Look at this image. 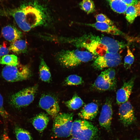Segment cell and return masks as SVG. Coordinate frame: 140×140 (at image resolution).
I'll return each mask as SVG.
<instances>
[{"label":"cell","mask_w":140,"mask_h":140,"mask_svg":"<svg viewBox=\"0 0 140 140\" xmlns=\"http://www.w3.org/2000/svg\"><path fill=\"white\" fill-rule=\"evenodd\" d=\"M127 5L134 4H136L138 2V0H121Z\"/></svg>","instance_id":"1f68e13d"},{"label":"cell","mask_w":140,"mask_h":140,"mask_svg":"<svg viewBox=\"0 0 140 140\" xmlns=\"http://www.w3.org/2000/svg\"><path fill=\"white\" fill-rule=\"evenodd\" d=\"M134 140H140V138L135 139Z\"/></svg>","instance_id":"e575fe53"},{"label":"cell","mask_w":140,"mask_h":140,"mask_svg":"<svg viewBox=\"0 0 140 140\" xmlns=\"http://www.w3.org/2000/svg\"><path fill=\"white\" fill-rule=\"evenodd\" d=\"M118 115L120 122L125 127L131 125L136 120L133 107L129 101L120 105Z\"/></svg>","instance_id":"30bf717a"},{"label":"cell","mask_w":140,"mask_h":140,"mask_svg":"<svg viewBox=\"0 0 140 140\" xmlns=\"http://www.w3.org/2000/svg\"><path fill=\"white\" fill-rule=\"evenodd\" d=\"M116 84L107 80L103 71L95 80L93 87L96 90L104 91L114 89L116 86Z\"/></svg>","instance_id":"9a60e30c"},{"label":"cell","mask_w":140,"mask_h":140,"mask_svg":"<svg viewBox=\"0 0 140 140\" xmlns=\"http://www.w3.org/2000/svg\"><path fill=\"white\" fill-rule=\"evenodd\" d=\"M98 110V105L91 102L84 106L78 114L79 116L86 120H91L96 116Z\"/></svg>","instance_id":"5bb4252c"},{"label":"cell","mask_w":140,"mask_h":140,"mask_svg":"<svg viewBox=\"0 0 140 140\" xmlns=\"http://www.w3.org/2000/svg\"><path fill=\"white\" fill-rule=\"evenodd\" d=\"M97 22L106 23L111 25H114V22L104 14L101 13L95 16Z\"/></svg>","instance_id":"f1b7e54d"},{"label":"cell","mask_w":140,"mask_h":140,"mask_svg":"<svg viewBox=\"0 0 140 140\" xmlns=\"http://www.w3.org/2000/svg\"><path fill=\"white\" fill-rule=\"evenodd\" d=\"M31 74L28 66L19 64L16 66L6 65L3 69L2 73L5 80L12 82L26 80L29 78Z\"/></svg>","instance_id":"52a82bcc"},{"label":"cell","mask_w":140,"mask_h":140,"mask_svg":"<svg viewBox=\"0 0 140 140\" xmlns=\"http://www.w3.org/2000/svg\"><path fill=\"white\" fill-rule=\"evenodd\" d=\"M38 89L37 85L23 89L11 95L10 103L13 107L20 108L27 106L34 100Z\"/></svg>","instance_id":"8992f818"},{"label":"cell","mask_w":140,"mask_h":140,"mask_svg":"<svg viewBox=\"0 0 140 140\" xmlns=\"http://www.w3.org/2000/svg\"><path fill=\"white\" fill-rule=\"evenodd\" d=\"M15 132L17 140H33L31 134L28 131L19 126L15 127Z\"/></svg>","instance_id":"cb8c5ba5"},{"label":"cell","mask_w":140,"mask_h":140,"mask_svg":"<svg viewBox=\"0 0 140 140\" xmlns=\"http://www.w3.org/2000/svg\"><path fill=\"white\" fill-rule=\"evenodd\" d=\"M27 49V42L20 39L11 42L8 48L9 51L17 54L25 52Z\"/></svg>","instance_id":"d6986e66"},{"label":"cell","mask_w":140,"mask_h":140,"mask_svg":"<svg viewBox=\"0 0 140 140\" xmlns=\"http://www.w3.org/2000/svg\"><path fill=\"white\" fill-rule=\"evenodd\" d=\"M135 77H133L124 83L122 86L118 89L116 94L117 103L119 105L127 101L132 92Z\"/></svg>","instance_id":"7c38bea8"},{"label":"cell","mask_w":140,"mask_h":140,"mask_svg":"<svg viewBox=\"0 0 140 140\" xmlns=\"http://www.w3.org/2000/svg\"><path fill=\"white\" fill-rule=\"evenodd\" d=\"M105 77L109 81L116 84L115 71L112 68H109L103 71Z\"/></svg>","instance_id":"83f0119b"},{"label":"cell","mask_w":140,"mask_h":140,"mask_svg":"<svg viewBox=\"0 0 140 140\" xmlns=\"http://www.w3.org/2000/svg\"><path fill=\"white\" fill-rule=\"evenodd\" d=\"M39 105L52 118L59 113L60 107L58 101L54 97L49 95H44L40 98Z\"/></svg>","instance_id":"9c48e42d"},{"label":"cell","mask_w":140,"mask_h":140,"mask_svg":"<svg viewBox=\"0 0 140 140\" xmlns=\"http://www.w3.org/2000/svg\"><path fill=\"white\" fill-rule=\"evenodd\" d=\"M0 115L3 117L6 118L8 116V114L4 109L3 106V99L0 94Z\"/></svg>","instance_id":"f546056e"},{"label":"cell","mask_w":140,"mask_h":140,"mask_svg":"<svg viewBox=\"0 0 140 140\" xmlns=\"http://www.w3.org/2000/svg\"><path fill=\"white\" fill-rule=\"evenodd\" d=\"M1 140H11L10 138L7 133L4 132L2 135Z\"/></svg>","instance_id":"d6a6232c"},{"label":"cell","mask_w":140,"mask_h":140,"mask_svg":"<svg viewBox=\"0 0 140 140\" xmlns=\"http://www.w3.org/2000/svg\"><path fill=\"white\" fill-rule=\"evenodd\" d=\"M83 82L82 78L75 74L68 76L65 80V83L68 85H79L82 84Z\"/></svg>","instance_id":"484cf974"},{"label":"cell","mask_w":140,"mask_h":140,"mask_svg":"<svg viewBox=\"0 0 140 140\" xmlns=\"http://www.w3.org/2000/svg\"><path fill=\"white\" fill-rule=\"evenodd\" d=\"M97 127L90 122L79 120L73 122L71 135L80 140H96L98 136Z\"/></svg>","instance_id":"277c9868"},{"label":"cell","mask_w":140,"mask_h":140,"mask_svg":"<svg viewBox=\"0 0 140 140\" xmlns=\"http://www.w3.org/2000/svg\"><path fill=\"white\" fill-rule=\"evenodd\" d=\"M68 140H80L75 137H72V138Z\"/></svg>","instance_id":"836d02e7"},{"label":"cell","mask_w":140,"mask_h":140,"mask_svg":"<svg viewBox=\"0 0 140 140\" xmlns=\"http://www.w3.org/2000/svg\"><path fill=\"white\" fill-rule=\"evenodd\" d=\"M49 121V118L47 115L45 113H40L33 118L32 123L36 130L42 132L46 128Z\"/></svg>","instance_id":"e0dca14e"},{"label":"cell","mask_w":140,"mask_h":140,"mask_svg":"<svg viewBox=\"0 0 140 140\" xmlns=\"http://www.w3.org/2000/svg\"><path fill=\"white\" fill-rule=\"evenodd\" d=\"M94 60L92 66L95 69L101 70L118 66L121 63V58L118 52H109L97 57Z\"/></svg>","instance_id":"ba28073f"},{"label":"cell","mask_w":140,"mask_h":140,"mask_svg":"<svg viewBox=\"0 0 140 140\" xmlns=\"http://www.w3.org/2000/svg\"><path fill=\"white\" fill-rule=\"evenodd\" d=\"M11 14L18 27L24 32L37 27L47 26L50 21L46 8L36 0L22 5Z\"/></svg>","instance_id":"7a4b0ae2"},{"label":"cell","mask_w":140,"mask_h":140,"mask_svg":"<svg viewBox=\"0 0 140 140\" xmlns=\"http://www.w3.org/2000/svg\"><path fill=\"white\" fill-rule=\"evenodd\" d=\"M73 116L72 113H62L54 118L52 131L56 137L65 138L71 135Z\"/></svg>","instance_id":"5b68a950"},{"label":"cell","mask_w":140,"mask_h":140,"mask_svg":"<svg viewBox=\"0 0 140 140\" xmlns=\"http://www.w3.org/2000/svg\"><path fill=\"white\" fill-rule=\"evenodd\" d=\"M113 114L112 102L108 99L102 106L99 119L100 125L108 131L110 129Z\"/></svg>","instance_id":"8fae6325"},{"label":"cell","mask_w":140,"mask_h":140,"mask_svg":"<svg viewBox=\"0 0 140 140\" xmlns=\"http://www.w3.org/2000/svg\"><path fill=\"white\" fill-rule=\"evenodd\" d=\"M6 44L4 43L3 45H0V57L7 54L9 50Z\"/></svg>","instance_id":"4dcf8cb0"},{"label":"cell","mask_w":140,"mask_h":140,"mask_svg":"<svg viewBox=\"0 0 140 140\" xmlns=\"http://www.w3.org/2000/svg\"><path fill=\"white\" fill-rule=\"evenodd\" d=\"M112 9L119 13H125L128 5L121 0H106Z\"/></svg>","instance_id":"44dd1931"},{"label":"cell","mask_w":140,"mask_h":140,"mask_svg":"<svg viewBox=\"0 0 140 140\" xmlns=\"http://www.w3.org/2000/svg\"><path fill=\"white\" fill-rule=\"evenodd\" d=\"M0 64L16 66L19 64L17 57L13 54H6L0 57Z\"/></svg>","instance_id":"603a6c76"},{"label":"cell","mask_w":140,"mask_h":140,"mask_svg":"<svg viewBox=\"0 0 140 140\" xmlns=\"http://www.w3.org/2000/svg\"><path fill=\"white\" fill-rule=\"evenodd\" d=\"M80 8L87 14L93 12L95 10V5L92 0H82L79 3Z\"/></svg>","instance_id":"d4e9b609"},{"label":"cell","mask_w":140,"mask_h":140,"mask_svg":"<svg viewBox=\"0 0 140 140\" xmlns=\"http://www.w3.org/2000/svg\"><path fill=\"white\" fill-rule=\"evenodd\" d=\"M55 57L61 65L69 68L94 60L97 57L88 51L76 49L62 50L57 53Z\"/></svg>","instance_id":"3957f363"},{"label":"cell","mask_w":140,"mask_h":140,"mask_svg":"<svg viewBox=\"0 0 140 140\" xmlns=\"http://www.w3.org/2000/svg\"><path fill=\"white\" fill-rule=\"evenodd\" d=\"M2 33L6 40L11 42L20 39L22 36V33L20 31L11 25L4 27L2 29Z\"/></svg>","instance_id":"2e32d148"},{"label":"cell","mask_w":140,"mask_h":140,"mask_svg":"<svg viewBox=\"0 0 140 140\" xmlns=\"http://www.w3.org/2000/svg\"><path fill=\"white\" fill-rule=\"evenodd\" d=\"M82 25L91 26L96 30L112 35L124 36L125 34L115 26L106 23L96 22L93 23H81Z\"/></svg>","instance_id":"4fadbf2b"},{"label":"cell","mask_w":140,"mask_h":140,"mask_svg":"<svg viewBox=\"0 0 140 140\" xmlns=\"http://www.w3.org/2000/svg\"><path fill=\"white\" fill-rule=\"evenodd\" d=\"M39 76L44 82H49L51 78V73L49 67L44 59L41 58L39 67Z\"/></svg>","instance_id":"ffe728a7"},{"label":"cell","mask_w":140,"mask_h":140,"mask_svg":"<svg viewBox=\"0 0 140 140\" xmlns=\"http://www.w3.org/2000/svg\"><path fill=\"white\" fill-rule=\"evenodd\" d=\"M59 43L72 45L77 48H83L97 57L107 53H117L128 45L107 36H99L90 33L78 37H59Z\"/></svg>","instance_id":"6da1fadb"},{"label":"cell","mask_w":140,"mask_h":140,"mask_svg":"<svg viewBox=\"0 0 140 140\" xmlns=\"http://www.w3.org/2000/svg\"><path fill=\"white\" fill-rule=\"evenodd\" d=\"M125 14L127 21L130 24L133 23L136 18L140 15V1L136 4L128 5Z\"/></svg>","instance_id":"ac0fdd59"},{"label":"cell","mask_w":140,"mask_h":140,"mask_svg":"<svg viewBox=\"0 0 140 140\" xmlns=\"http://www.w3.org/2000/svg\"><path fill=\"white\" fill-rule=\"evenodd\" d=\"M66 106L69 109L75 110L82 107L84 102L77 95H74L70 100L65 102Z\"/></svg>","instance_id":"7402d4cb"},{"label":"cell","mask_w":140,"mask_h":140,"mask_svg":"<svg viewBox=\"0 0 140 140\" xmlns=\"http://www.w3.org/2000/svg\"><path fill=\"white\" fill-rule=\"evenodd\" d=\"M127 54L124 59V66L125 68L127 69L130 67L133 64L134 60V57L129 47L127 46Z\"/></svg>","instance_id":"4316f807"}]
</instances>
